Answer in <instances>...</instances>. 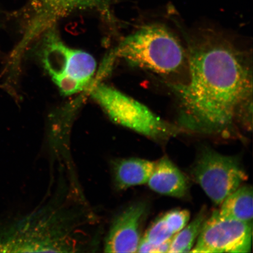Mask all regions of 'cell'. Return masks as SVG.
Returning a JSON list of instances; mask_svg holds the SVG:
<instances>
[{
    "mask_svg": "<svg viewBox=\"0 0 253 253\" xmlns=\"http://www.w3.org/2000/svg\"><path fill=\"white\" fill-rule=\"evenodd\" d=\"M188 75L169 84L179 102L178 123L195 133L229 137L252 121V71L239 47L213 31L189 41Z\"/></svg>",
    "mask_w": 253,
    "mask_h": 253,
    "instance_id": "obj_1",
    "label": "cell"
},
{
    "mask_svg": "<svg viewBox=\"0 0 253 253\" xmlns=\"http://www.w3.org/2000/svg\"><path fill=\"white\" fill-rule=\"evenodd\" d=\"M84 218L76 209L50 202L21 220L0 242V252L75 253L84 249L79 238Z\"/></svg>",
    "mask_w": 253,
    "mask_h": 253,
    "instance_id": "obj_2",
    "label": "cell"
},
{
    "mask_svg": "<svg viewBox=\"0 0 253 253\" xmlns=\"http://www.w3.org/2000/svg\"><path fill=\"white\" fill-rule=\"evenodd\" d=\"M114 56L164 77L188 69L187 47L172 29L160 22L142 25L125 38Z\"/></svg>",
    "mask_w": 253,
    "mask_h": 253,
    "instance_id": "obj_3",
    "label": "cell"
},
{
    "mask_svg": "<svg viewBox=\"0 0 253 253\" xmlns=\"http://www.w3.org/2000/svg\"><path fill=\"white\" fill-rule=\"evenodd\" d=\"M90 94L113 122L151 140L164 142L182 131L164 121L144 104L106 84L96 85Z\"/></svg>",
    "mask_w": 253,
    "mask_h": 253,
    "instance_id": "obj_4",
    "label": "cell"
},
{
    "mask_svg": "<svg viewBox=\"0 0 253 253\" xmlns=\"http://www.w3.org/2000/svg\"><path fill=\"white\" fill-rule=\"evenodd\" d=\"M191 175L217 205L222 203L248 179L238 158L221 154L208 147L200 151L192 167Z\"/></svg>",
    "mask_w": 253,
    "mask_h": 253,
    "instance_id": "obj_5",
    "label": "cell"
},
{
    "mask_svg": "<svg viewBox=\"0 0 253 253\" xmlns=\"http://www.w3.org/2000/svg\"><path fill=\"white\" fill-rule=\"evenodd\" d=\"M252 236L253 223L224 216L216 210L205 220L191 252L250 253Z\"/></svg>",
    "mask_w": 253,
    "mask_h": 253,
    "instance_id": "obj_6",
    "label": "cell"
},
{
    "mask_svg": "<svg viewBox=\"0 0 253 253\" xmlns=\"http://www.w3.org/2000/svg\"><path fill=\"white\" fill-rule=\"evenodd\" d=\"M112 0H30L25 9L26 30L20 43L14 50L21 56L32 41L40 37L49 28L54 26L59 19L81 9H97L109 12Z\"/></svg>",
    "mask_w": 253,
    "mask_h": 253,
    "instance_id": "obj_7",
    "label": "cell"
},
{
    "mask_svg": "<svg viewBox=\"0 0 253 253\" xmlns=\"http://www.w3.org/2000/svg\"><path fill=\"white\" fill-rule=\"evenodd\" d=\"M148 207L137 202L125 209L113 221L104 240L105 253H137Z\"/></svg>",
    "mask_w": 253,
    "mask_h": 253,
    "instance_id": "obj_8",
    "label": "cell"
},
{
    "mask_svg": "<svg viewBox=\"0 0 253 253\" xmlns=\"http://www.w3.org/2000/svg\"><path fill=\"white\" fill-rule=\"evenodd\" d=\"M41 35L42 39L40 46V58L44 69L58 87L67 75L72 48L63 42L55 25Z\"/></svg>",
    "mask_w": 253,
    "mask_h": 253,
    "instance_id": "obj_9",
    "label": "cell"
},
{
    "mask_svg": "<svg viewBox=\"0 0 253 253\" xmlns=\"http://www.w3.org/2000/svg\"><path fill=\"white\" fill-rule=\"evenodd\" d=\"M147 184L158 194L173 198H184L188 192L184 174L167 157L156 161Z\"/></svg>",
    "mask_w": 253,
    "mask_h": 253,
    "instance_id": "obj_10",
    "label": "cell"
},
{
    "mask_svg": "<svg viewBox=\"0 0 253 253\" xmlns=\"http://www.w3.org/2000/svg\"><path fill=\"white\" fill-rule=\"evenodd\" d=\"M156 161L129 158L118 160L113 164L114 182L119 190L147 184Z\"/></svg>",
    "mask_w": 253,
    "mask_h": 253,
    "instance_id": "obj_11",
    "label": "cell"
},
{
    "mask_svg": "<svg viewBox=\"0 0 253 253\" xmlns=\"http://www.w3.org/2000/svg\"><path fill=\"white\" fill-rule=\"evenodd\" d=\"M253 194L252 186L242 185L224 199L217 210L224 216L253 223Z\"/></svg>",
    "mask_w": 253,
    "mask_h": 253,
    "instance_id": "obj_12",
    "label": "cell"
},
{
    "mask_svg": "<svg viewBox=\"0 0 253 253\" xmlns=\"http://www.w3.org/2000/svg\"><path fill=\"white\" fill-rule=\"evenodd\" d=\"M208 216L207 211L202 209L191 223L173 236L169 253L191 252Z\"/></svg>",
    "mask_w": 253,
    "mask_h": 253,
    "instance_id": "obj_13",
    "label": "cell"
},
{
    "mask_svg": "<svg viewBox=\"0 0 253 253\" xmlns=\"http://www.w3.org/2000/svg\"><path fill=\"white\" fill-rule=\"evenodd\" d=\"M175 235L163 216L155 220L142 238L154 245H161L169 241Z\"/></svg>",
    "mask_w": 253,
    "mask_h": 253,
    "instance_id": "obj_14",
    "label": "cell"
},
{
    "mask_svg": "<svg viewBox=\"0 0 253 253\" xmlns=\"http://www.w3.org/2000/svg\"><path fill=\"white\" fill-rule=\"evenodd\" d=\"M174 235L181 230L189 222V211L174 210L168 211L162 216Z\"/></svg>",
    "mask_w": 253,
    "mask_h": 253,
    "instance_id": "obj_15",
    "label": "cell"
},
{
    "mask_svg": "<svg viewBox=\"0 0 253 253\" xmlns=\"http://www.w3.org/2000/svg\"><path fill=\"white\" fill-rule=\"evenodd\" d=\"M170 241L163 243L161 245H154L148 242L146 240L141 238L140 244H139L137 253H169Z\"/></svg>",
    "mask_w": 253,
    "mask_h": 253,
    "instance_id": "obj_16",
    "label": "cell"
}]
</instances>
